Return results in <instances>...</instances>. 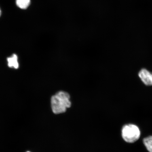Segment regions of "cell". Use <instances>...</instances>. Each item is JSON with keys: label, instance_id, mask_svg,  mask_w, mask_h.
Segmentation results:
<instances>
[{"label": "cell", "instance_id": "cell-7", "mask_svg": "<svg viewBox=\"0 0 152 152\" xmlns=\"http://www.w3.org/2000/svg\"><path fill=\"white\" fill-rule=\"evenodd\" d=\"M1 9H0V16H1Z\"/></svg>", "mask_w": 152, "mask_h": 152}, {"label": "cell", "instance_id": "cell-5", "mask_svg": "<svg viewBox=\"0 0 152 152\" xmlns=\"http://www.w3.org/2000/svg\"><path fill=\"white\" fill-rule=\"evenodd\" d=\"M143 141L144 145L148 151L152 152V136L144 138Z\"/></svg>", "mask_w": 152, "mask_h": 152}, {"label": "cell", "instance_id": "cell-8", "mask_svg": "<svg viewBox=\"0 0 152 152\" xmlns=\"http://www.w3.org/2000/svg\"><path fill=\"white\" fill-rule=\"evenodd\" d=\"M30 152V151H27V152Z\"/></svg>", "mask_w": 152, "mask_h": 152}, {"label": "cell", "instance_id": "cell-1", "mask_svg": "<svg viewBox=\"0 0 152 152\" xmlns=\"http://www.w3.org/2000/svg\"><path fill=\"white\" fill-rule=\"evenodd\" d=\"M50 103L53 113L56 115L64 113L71 107V96L65 91H58L51 97Z\"/></svg>", "mask_w": 152, "mask_h": 152}, {"label": "cell", "instance_id": "cell-2", "mask_svg": "<svg viewBox=\"0 0 152 152\" xmlns=\"http://www.w3.org/2000/svg\"><path fill=\"white\" fill-rule=\"evenodd\" d=\"M121 132L124 140L129 143L135 142L139 139L140 136L139 128L136 125L132 124L124 125Z\"/></svg>", "mask_w": 152, "mask_h": 152}, {"label": "cell", "instance_id": "cell-4", "mask_svg": "<svg viewBox=\"0 0 152 152\" xmlns=\"http://www.w3.org/2000/svg\"><path fill=\"white\" fill-rule=\"evenodd\" d=\"M8 62V66L10 67H14L16 69L18 68L19 64L18 61V56L16 54L7 59Z\"/></svg>", "mask_w": 152, "mask_h": 152}, {"label": "cell", "instance_id": "cell-3", "mask_svg": "<svg viewBox=\"0 0 152 152\" xmlns=\"http://www.w3.org/2000/svg\"><path fill=\"white\" fill-rule=\"evenodd\" d=\"M138 76L144 84L148 86H152V73L151 72L142 69L139 72Z\"/></svg>", "mask_w": 152, "mask_h": 152}, {"label": "cell", "instance_id": "cell-6", "mask_svg": "<svg viewBox=\"0 0 152 152\" xmlns=\"http://www.w3.org/2000/svg\"><path fill=\"white\" fill-rule=\"evenodd\" d=\"M30 0H16L17 6L21 9H26L29 6Z\"/></svg>", "mask_w": 152, "mask_h": 152}]
</instances>
